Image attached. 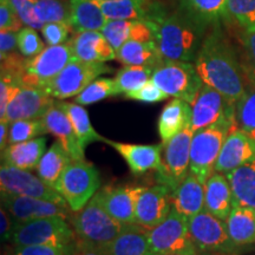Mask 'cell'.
I'll list each match as a JSON object with an SVG mask.
<instances>
[{
    "mask_svg": "<svg viewBox=\"0 0 255 255\" xmlns=\"http://www.w3.org/2000/svg\"><path fill=\"white\" fill-rule=\"evenodd\" d=\"M194 65L203 84L215 89L233 104L247 90L241 63L219 24L203 38Z\"/></svg>",
    "mask_w": 255,
    "mask_h": 255,
    "instance_id": "6da1fadb",
    "label": "cell"
},
{
    "mask_svg": "<svg viewBox=\"0 0 255 255\" xmlns=\"http://www.w3.org/2000/svg\"><path fill=\"white\" fill-rule=\"evenodd\" d=\"M156 44L163 62H195L202 40V30L182 12L168 13L163 7L151 20Z\"/></svg>",
    "mask_w": 255,
    "mask_h": 255,
    "instance_id": "7a4b0ae2",
    "label": "cell"
},
{
    "mask_svg": "<svg viewBox=\"0 0 255 255\" xmlns=\"http://www.w3.org/2000/svg\"><path fill=\"white\" fill-rule=\"evenodd\" d=\"M76 240L105 247L119 237L124 226L116 221L104 208L100 193L89 201L84 208L71 216Z\"/></svg>",
    "mask_w": 255,
    "mask_h": 255,
    "instance_id": "3957f363",
    "label": "cell"
},
{
    "mask_svg": "<svg viewBox=\"0 0 255 255\" xmlns=\"http://www.w3.org/2000/svg\"><path fill=\"white\" fill-rule=\"evenodd\" d=\"M237 128V120L222 121L194 132L190 146L189 173L206 184L215 171V164L226 137Z\"/></svg>",
    "mask_w": 255,
    "mask_h": 255,
    "instance_id": "277c9868",
    "label": "cell"
},
{
    "mask_svg": "<svg viewBox=\"0 0 255 255\" xmlns=\"http://www.w3.org/2000/svg\"><path fill=\"white\" fill-rule=\"evenodd\" d=\"M100 186V173L94 164L87 159H72L59 178L57 191L76 213L88 205Z\"/></svg>",
    "mask_w": 255,
    "mask_h": 255,
    "instance_id": "5b68a950",
    "label": "cell"
},
{
    "mask_svg": "<svg viewBox=\"0 0 255 255\" xmlns=\"http://www.w3.org/2000/svg\"><path fill=\"white\" fill-rule=\"evenodd\" d=\"M11 242L14 247L24 246H71L76 242L73 228L65 219L55 216L15 223Z\"/></svg>",
    "mask_w": 255,
    "mask_h": 255,
    "instance_id": "8992f818",
    "label": "cell"
},
{
    "mask_svg": "<svg viewBox=\"0 0 255 255\" xmlns=\"http://www.w3.org/2000/svg\"><path fill=\"white\" fill-rule=\"evenodd\" d=\"M151 81L168 96L189 104L203 85L195 65L187 62H162L152 71Z\"/></svg>",
    "mask_w": 255,
    "mask_h": 255,
    "instance_id": "52a82bcc",
    "label": "cell"
},
{
    "mask_svg": "<svg viewBox=\"0 0 255 255\" xmlns=\"http://www.w3.org/2000/svg\"><path fill=\"white\" fill-rule=\"evenodd\" d=\"M188 220L175 208L171 209L170 214L161 225L149 231L150 253L199 254V250L191 239Z\"/></svg>",
    "mask_w": 255,
    "mask_h": 255,
    "instance_id": "ba28073f",
    "label": "cell"
},
{
    "mask_svg": "<svg viewBox=\"0 0 255 255\" xmlns=\"http://www.w3.org/2000/svg\"><path fill=\"white\" fill-rule=\"evenodd\" d=\"M111 71L113 69L105 63H87L73 59L44 90L58 101L77 97L95 79Z\"/></svg>",
    "mask_w": 255,
    "mask_h": 255,
    "instance_id": "9c48e42d",
    "label": "cell"
},
{
    "mask_svg": "<svg viewBox=\"0 0 255 255\" xmlns=\"http://www.w3.org/2000/svg\"><path fill=\"white\" fill-rule=\"evenodd\" d=\"M72 60L73 53L70 39L62 45L47 46L39 55L27 59L21 75V83L27 87L44 89Z\"/></svg>",
    "mask_w": 255,
    "mask_h": 255,
    "instance_id": "30bf717a",
    "label": "cell"
},
{
    "mask_svg": "<svg viewBox=\"0 0 255 255\" xmlns=\"http://www.w3.org/2000/svg\"><path fill=\"white\" fill-rule=\"evenodd\" d=\"M188 225L191 239L199 251L233 254L240 248L229 237L226 222L206 210L188 220Z\"/></svg>",
    "mask_w": 255,
    "mask_h": 255,
    "instance_id": "8fae6325",
    "label": "cell"
},
{
    "mask_svg": "<svg viewBox=\"0 0 255 255\" xmlns=\"http://www.w3.org/2000/svg\"><path fill=\"white\" fill-rule=\"evenodd\" d=\"M0 190L11 195L36 197L68 206L58 191L44 182L38 175L12 165L1 164L0 167Z\"/></svg>",
    "mask_w": 255,
    "mask_h": 255,
    "instance_id": "7c38bea8",
    "label": "cell"
},
{
    "mask_svg": "<svg viewBox=\"0 0 255 255\" xmlns=\"http://www.w3.org/2000/svg\"><path fill=\"white\" fill-rule=\"evenodd\" d=\"M194 131L190 126L184 128L170 141L163 144V173L158 174L159 182L174 191L189 173L190 146Z\"/></svg>",
    "mask_w": 255,
    "mask_h": 255,
    "instance_id": "4fadbf2b",
    "label": "cell"
},
{
    "mask_svg": "<svg viewBox=\"0 0 255 255\" xmlns=\"http://www.w3.org/2000/svg\"><path fill=\"white\" fill-rule=\"evenodd\" d=\"M237 120L235 104L226 100L215 89L203 84L191 104L190 127L195 132L222 121Z\"/></svg>",
    "mask_w": 255,
    "mask_h": 255,
    "instance_id": "5bb4252c",
    "label": "cell"
},
{
    "mask_svg": "<svg viewBox=\"0 0 255 255\" xmlns=\"http://www.w3.org/2000/svg\"><path fill=\"white\" fill-rule=\"evenodd\" d=\"M1 207L7 210L15 223H25L33 220L55 218L59 216L65 220H71L69 206L60 205L43 199L27 196H17L1 193Z\"/></svg>",
    "mask_w": 255,
    "mask_h": 255,
    "instance_id": "9a60e30c",
    "label": "cell"
},
{
    "mask_svg": "<svg viewBox=\"0 0 255 255\" xmlns=\"http://www.w3.org/2000/svg\"><path fill=\"white\" fill-rule=\"evenodd\" d=\"M55 103V98L44 89L23 85L9 102L1 121L11 124L15 121L41 120Z\"/></svg>",
    "mask_w": 255,
    "mask_h": 255,
    "instance_id": "2e32d148",
    "label": "cell"
},
{
    "mask_svg": "<svg viewBox=\"0 0 255 255\" xmlns=\"http://www.w3.org/2000/svg\"><path fill=\"white\" fill-rule=\"evenodd\" d=\"M170 188L165 184L145 188L136 206V223L146 229L161 225L173 209Z\"/></svg>",
    "mask_w": 255,
    "mask_h": 255,
    "instance_id": "e0dca14e",
    "label": "cell"
},
{
    "mask_svg": "<svg viewBox=\"0 0 255 255\" xmlns=\"http://www.w3.org/2000/svg\"><path fill=\"white\" fill-rule=\"evenodd\" d=\"M145 187L117 186L98 190L104 208L122 225L136 223V206Z\"/></svg>",
    "mask_w": 255,
    "mask_h": 255,
    "instance_id": "ac0fdd59",
    "label": "cell"
},
{
    "mask_svg": "<svg viewBox=\"0 0 255 255\" xmlns=\"http://www.w3.org/2000/svg\"><path fill=\"white\" fill-rule=\"evenodd\" d=\"M104 142L122 156L133 175H142L150 170H156L158 174L163 173V144H129L108 138Z\"/></svg>",
    "mask_w": 255,
    "mask_h": 255,
    "instance_id": "d6986e66",
    "label": "cell"
},
{
    "mask_svg": "<svg viewBox=\"0 0 255 255\" xmlns=\"http://www.w3.org/2000/svg\"><path fill=\"white\" fill-rule=\"evenodd\" d=\"M253 161H255V139L237 128L226 137L215 164V171L228 174Z\"/></svg>",
    "mask_w": 255,
    "mask_h": 255,
    "instance_id": "ffe728a7",
    "label": "cell"
},
{
    "mask_svg": "<svg viewBox=\"0 0 255 255\" xmlns=\"http://www.w3.org/2000/svg\"><path fill=\"white\" fill-rule=\"evenodd\" d=\"M108 20L151 21L163 6L156 0H95Z\"/></svg>",
    "mask_w": 255,
    "mask_h": 255,
    "instance_id": "44dd1931",
    "label": "cell"
},
{
    "mask_svg": "<svg viewBox=\"0 0 255 255\" xmlns=\"http://www.w3.org/2000/svg\"><path fill=\"white\" fill-rule=\"evenodd\" d=\"M73 59L87 63H105L116 59V51L110 45L102 31L76 33L70 39Z\"/></svg>",
    "mask_w": 255,
    "mask_h": 255,
    "instance_id": "7402d4cb",
    "label": "cell"
},
{
    "mask_svg": "<svg viewBox=\"0 0 255 255\" xmlns=\"http://www.w3.org/2000/svg\"><path fill=\"white\" fill-rule=\"evenodd\" d=\"M41 120L45 124L47 132L56 137L57 142L62 144L70 157L72 159H85L84 149L79 144L68 115L58 107V104L55 103Z\"/></svg>",
    "mask_w": 255,
    "mask_h": 255,
    "instance_id": "603a6c76",
    "label": "cell"
},
{
    "mask_svg": "<svg viewBox=\"0 0 255 255\" xmlns=\"http://www.w3.org/2000/svg\"><path fill=\"white\" fill-rule=\"evenodd\" d=\"M102 33L115 51L129 40L155 41V28L151 21L142 20H108Z\"/></svg>",
    "mask_w": 255,
    "mask_h": 255,
    "instance_id": "cb8c5ba5",
    "label": "cell"
},
{
    "mask_svg": "<svg viewBox=\"0 0 255 255\" xmlns=\"http://www.w3.org/2000/svg\"><path fill=\"white\" fill-rule=\"evenodd\" d=\"M234 207V195L227 176L214 171L205 184V210L225 221Z\"/></svg>",
    "mask_w": 255,
    "mask_h": 255,
    "instance_id": "d4e9b609",
    "label": "cell"
},
{
    "mask_svg": "<svg viewBox=\"0 0 255 255\" xmlns=\"http://www.w3.org/2000/svg\"><path fill=\"white\" fill-rule=\"evenodd\" d=\"M173 208L187 219L193 218L205 210V183L195 175L188 173L171 194Z\"/></svg>",
    "mask_w": 255,
    "mask_h": 255,
    "instance_id": "484cf974",
    "label": "cell"
},
{
    "mask_svg": "<svg viewBox=\"0 0 255 255\" xmlns=\"http://www.w3.org/2000/svg\"><path fill=\"white\" fill-rule=\"evenodd\" d=\"M46 137L40 136L31 141L15 143L1 151V164L31 170L36 169L46 151Z\"/></svg>",
    "mask_w": 255,
    "mask_h": 255,
    "instance_id": "4316f807",
    "label": "cell"
},
{
    "mask_svg": "<svg viewBox=\"0 0 255 255\" xmlns=\"http://www.w3.org/2000/svg\"><path fill=\"white\" fill-rule=\"evenodd\" d=\"M191 123V104L174 98L159 114L157 129L162 144L167 143Z\"/></svg>",
    "mask_w": 255,
    "mask_h": 255,
    "instance_id": "83f0119b",
    "label": "cell"
},
{
    "mask_svg": "<svg viewBox=\"0 0 255 255\" xmlns=\"http://www.w3.org/2000/svg\"><path fill=\"white\" fill-rule=\"evenodd\" d=\"M108 255H149V229L133 223L126 225L119 237L105 246Z\"/></svg>",
    "mask_w": 255,
    "mask_h": 255,
    "instance_id": "f1b7e54d",
    "label": "cell"
},
{
    "mask_svg": "<svg viewBox=\"0 0 255 255\" xmlns=\"http://www.w3.org/2000/svg\"><path fill=\"white\" fill-rule=\"evenodd\" d=\"M70 27L75 33L102 31L108 19L95 0H69Z\"/></svg>",
    "mask_w": 255,
    "mask_h": 255,
    "instance_id": "f546056e",
    "label": "cell"
},
{
    "mask_svg": "<svg viewBox=\"0 0 255 255\" xmlns=\"http://www.w3.org/2000/svg\"><path fill=\"white\" fill-rule=\"evenodd\" d=\"M228 0H180L181 12L205 28L227 17Z\"/></svg>",
    "mask_w": 255,
    "mask_h": 255,
    "instance_id": "4dcf8cb0",
    "label": "cell"
},
{
    "mask_svg": "<svg viewBox=\"0 0 255 255\" xmlns=\"http://www.w3.org/2000/svg\"><path fill=\"white\" fill-rule=\"evenodd\" d=\"M116 59L123 65L148 66L155 69L163 60L156 41L129 40L116 51Z\"/></svg>",
    "mask_w": 255,
    "mask_h": 255,
    "instance_id": "1f68e13d",
    "label": "cell"
},
{
    "mask_svg": "<svg viewBox=\"0 0 255 255\" xmlns=\"http://www.w3.org/2000/svg\"><path fill=\"white\" fill-rule=\"evenodd\" d=\"M228 234L238 246H246L255 242V209L251 207L235 206L225 220Z\"/></svg>",
    "mask_w": 255,
    "mask_h": 255,
    "instance_id": "d6a6232c",
    "label": "cell"
},
{
    "mask_svg": "<svg viewBox=\"0 0 255 255\" xmlns=\"http://www.w3.org/2000/svg\"><path fill=\"white\" fill-rule=\"evenodd\" d=\"M71 161L72 158L62 144L59 142H55L41 157L39 164L36 168L37 175L44 182L57 190L59 178Z\"/></svg>",
    "mask_w": 255,
    "mask_h": 255,
    "instance_id": "836d02e7",
    "label": "cell"
},
{
    "mask_svg": "<svg viewBox=\"0 0 255 255\" xmlns=\"http://www.w3.org/2000/svg\"><path fill=\"white\" fill-rule=\"evenodd\" d=\"M225 175L231 183L235 206L255 209V161Z\"/></svg>",
    "mask_w": 255,
    "mask_h": 255,
    "instance_id": "e575fe53",
    "label": "cell"
},
{
    "mask_svg": "<svg viewBox=\"0 0 255 255\" xmlns=\"http://www.w3.org/2000/svg\"><path fill=\"white\" fill-rule=\"evenodd\" d=\"M58 107L65 111L68 115L70 122H71L76 136H77L79 144L85 150L89 144L94 142H104V137L95 130L92 127L91 121L89 119L88 111L83 108V105L77 103H70V102L56 101Z\"/></svg>",
    "mask_w": 255,
    "mask_h": 255,
    "instance_id": "d590c367",
    "label": "cell"
},
{
    "mask_svg": "<svg viewBox=\"0 0 255 255\" xmlns=\"http://www.w3.org/2000/svg\"><path fill=\"white\" fill-rule=\"evenodd\" d=\"M152 71L154 69L148 68V66L124 65L117 71L114 79L121 94L126 95L139 90L149 81H151Z\"/></svg>",
    "mask_w": 255,
    "mask_h": 255,
    "instance_id": "8d00e7d4",
    "label": "cell"
},
{
    "mask_svg": "<svg viewBox=\"0 0 255 255\" xmlns=\"http://www.w3.org/2000/svg\"><path fill=\"white\" fill-rule=\"evenodd\" d=\"M119 95H121V91L115 79L100 77L95 79L77 97H75V103L79 105H91Z\"/></svg>",
    "mask_w": 255,
    "mask_h": 255,
    "instance_id": "74e56055",
    "label": "cell"
},
{
    "mask_svg": "<svg viewBox=\"0 0 255 255\" xmlns=\"http://www.w3.org/2000/svg\"><path fill=\"white\" fill-rule=\"evenodd\" d=\"M235 117L239 129L255 139V87L247 88L235 104Z\"/></svg>",
    "mask_w": 255,
    "mask_h": 255,
    "instance_id": "f35d334b",
    "label": "cell"
},
{
    "mask_svg": "<svg viewBox=\"0 0 255 255\" xmlns=\"http://www.w3.org/2000/svg\"><path fill=\"white\" fill-rule=\"evenodd\" d=\"M36 13L44 24L70 21L69 0H34Z\"/></svg>",
    "mask_w": 255,
    "mask_h": 255,
    "instance_id": "ab89813d",
    "label": "cell"
},
{
    "mask_svg": "<svg viewBox=\"0 0 255 255\" xmlns=\"http://www.w3.org/2000/svg\"><path fill=\"white\" fill-rule=\"evenodd\" d=\"M49 133L43 120H23L15 121L9 124L8 145L31 141Z\"/></svg>",
    "mask_w": 255,
    "mask_h": 255,
    "instance_id": "60d3db41",
    "label": "cell"
},
{
    "mask_svg": "<svg viewBox=\"0 0 255 255\" xmlns=\"http://www.w3.org/2000/svg\"><path fill=\"white\" fill-rule=\"evenodd\" d=\"M227 17L244 31L255 30V0H228Z\"/></svg>",
    "mask_w": 255,
    "mask_h": 255,
    "instance_id": "b9f144b4",
    "label": "cell"
},
{
    "mask_svg": "<svg viewBox=\"0 0 255 255\" xmlns=\"http://www.w3.org/2000/svg\"><path fill=\"white\" fill-rule=\"evenodd\" d=\"M23 87L21 76L17 73L1 71L0 76V120L4 119L9 102L17 91Z\"/></svg>",
    "mask_w": 255,
    "mask_h": 255,
    "instance_id": "7bdbcfd3",
    "label": "cell"
},
{
    "mask_svg": "<svg viewBox=\"0 0 255 255\" xmlns=\"http://www.w3.org/2000/svg\"><path fill=\"white\" fill-rule=\"evenodd\" d=\"M18 49L25 58L30 59L39 55L45 49V44L40 39L37 30L24 27L18 32Z\"/></svg>",
    "mask_w": 255,
    "mask_h": 255,
    "instance_id": "ee69618b",
    "label": "cell"
},
{
    "mask_svg": "<svg viewBox=\"0 0 255 255\" xmlns=\"http://www.w3.org/2000/svg\"><path fill=\"white\" fill-rule=\"evenodd\" d=\"M12 6L17 12L19 19L21 23L26 25L27 27L33 28V30H41L45 24L40 21L36 13V7H34V0H9Z\"/></svg>",
    "mask_w": 255,
    "mask_h": 255,
    "instance_id": "f6af8a7d",
    "label": "cell"
},
{
    "mask_svg": "<svg viewBox=\"0 0 255 255\" xmlns=\"http://www.w3.org/2000/svg\"><path fill=\"white\" fill-rule=\"evenodd\" d=\"M244 47L246 53V62L242 65L245 77H246L252 87H255V30L245 31Z\"/></svg>",
    "mask_w": 255,
    "mask_h": 255,
    "instance_id": "bcb514c9",
    "label": "cell"
},
{
    "mask_svg": "<svg viewBox=\"0 0 255 255\" xmlns=\"http://www.w3.org/2000/svg\"><path fill=\"white\" fill-rule=\"evenodd\" d=\"M124 96H126V98H129V100L143 102V103L149 104L163 102L169 97V96L165 94V92L162 91L152 81H149L144 87L139 89V90L130 92V94H126Z\"/></svg>",
    "mask_w": 255,
    "mask_h": 255,
    "instance_id": "7dc6e473",
    "label": "cell"
},
{
    "mask_svg": "<svg viewBox=\"0 0 255 255\" xmlns=\"http://www.w3.org/2000/svg\"><path fill=\"white\" fill-rule=\"evenodd\" d=\"M72 28L70 25L64 23H49L45 24L40 32L49 46H56L65 44L69 39L70 31Z\"/></svg>",
    "mask_w": 255,
    "mask_h": 255,
    "instance_id": "c3c4849f",
    "label": "cell"
},
{
    "mask_svg": "<svg viewBox=\"0 0 255 255\" xmlns=\"http://www.w3.org/2000/svg\"><path fill=\"white\" fill-rule=\"evenodd\" d=\"M24 24L19 19L17 12L9 0H0V31L19 32Z\"/></svg>",
    "mask_w": 255,
    "mask_h": 255,
    "instance_id": "681fc988",
    "label": "cell"
},
{
    "mask_svg": "<svg viewBox=\"0 0 255 255\" xmlns=\"http://www.w3.org/2000/svg\"><path fill=\"white\" fill-rule=\"evenodd\" d=\"M76 242L71 246L55 247V246H24L17 247L12 255H72L75 251Z\"/></svg>",
    "mask_w": 255,
    "mask_h": 255,
    "instance_id": "f907efd6",
    "label": "cell"
},
{
    "mask_svg": "<svg viewBox=\"0 0 255 255\" xmlns=\"http://www.w3.org/2000/svg\"><path fill=\"white\" fill-rule=\"evenodd\" d=\"M18 51V32L0 31V59L7 58Z\"/></svg>",
    "mask_w": 255,
    "mask_h": 255,
    "instance_id": "816d5d0a",
    "label": "cell"
},
{
    "mask_svg": "<svg viewBox=\"0 0 255 255\" xmlns=\"http://www.w3.org/2000/svg\"><path fill=\"white\" fill-rule=\"evenodd\" d=\"M0 221H1V240L2 241H11L12 234H13L15 222L11 214L6 210L4 207L0 209Z\"/></svg>",
    "mask_w": 255,
    "mask_h": 255,
    "instance_id": "f5cc1de1",
    "label": "cell"
},
{
    "mask_svg": "<svg viewBox=\"0 0 255 255\" xmlns=\"http://www.w3.org/2000/svg\"><path fill=\"white\" fill-rule=\"evenodd\" d=\"M72 255H108V253L105 247L76 240L75 251H73Z\"/></svg>",
    "mask_w": 255,
    "mask_h": 255,
    "instance_id": "db71d44e",
    "label": "cell"
},
{
    "mask_svg": "<svg viewBox=\"0 0 255 255\" xmlns=\"http://www.w3.org/2000/svg\"><path fill=\"white\" fill-rule=\"evenodd\" d=\"M8 132H9V124L0 121V149L4 151L6 146L8 145Z\"/></svg>",
    "mask_w": 255,
    "mask_h": 255,
    "instance_id": "11a10c76",
    "label": "cell"
},
{
    "mask_svg": "<svg viewBox=\"0 0 255 255\" xmlns=\"http://www.w3.org/2000/svg\"><path fill=\"white\" fill-rule=\"evenodd\" d=\"M149 255H187V254H155V253H150Z\"/></svg>",
    "mask_w": 255,
    "mask_h": 255,
    "instance_id": "9f6ffc18",
    "label": "cell"
}]
</instances>
